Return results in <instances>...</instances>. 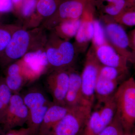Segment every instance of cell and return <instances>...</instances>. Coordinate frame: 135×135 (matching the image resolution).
I'll return each instance as SVG.
<instances>
[{"label":"cell","mask_w":135,"mask_h":135,"mask_svg":"<svg viewBox=\"0 0 135 135\" xmlns=\"http://www.w3.org/2000/svg\"><path fill=\"white\" fill-rule=\"evenodd\" d=\"M47 39L42 27L27 29L21 26L12 35L9 43L0 57V65L7 67L30 51L44 47Z\"/></svg>","instance_id":"6da1fadb"},{"label":"cell","mask_w":135,"mask_h":135,"mask_svg":"<svg viewBox=\"0 0 135 135\" xmlns=\"http://www.w3.org/2000/svg\"><path fill=\"white\" fill-rule=\"evenodd\" d=\"M116 114L125 133H130L135 122V81L133 77L126 80L118 87L114 95Z\"/></svg>","instance_id":"7a4b0ae2"},{"label":"cell","mask_w":135,"mask_h":135,"mask_svg":"<svg viewBox=\"0 0 135 135\" xmlns=\"http://www.w3.org/2000/svg\"><path fill=\"white\" fill-rule=\"evenodd\" d=\"M45 50L51 71L73 66L77 55L69 41L60 38L52 31L47 37Z\"/></svg>","instance_id":"3957f363"},{"label":"cell","mask_w":135,"mask_h":135,"mask_svg":"<svg viewBox=\"0 0 135 135\" xmlns=\"http://www.w3.org/2000/svg\"><path fill=\"white\" fill-rule=\"evenodd\" d=\"M28 110L26 123L31 135H38L39 128L49 107L53 103L38 89L29 90L23 97Z\"/></svg>","instance_id":"277c9868"},{"label":"cell","mask_w":135,"mask_h":135,"mask_svg":"<svg viewBox=\"0 0 135 135\" xmlns=\"http://www.w3.org/2000/svg\"><path fill=\"white\" fill-rule=\"evenodd\" d=\"M92 109V107L83 105L70 108L48 135H79L86 127Z\"/></svg>","instance_id":"5b68a950"},{"label":"cell","mask_w":135,"mask_h":135,"mask_svg":"<svg viewBox=\"0 0 135 135\" xmlns=\"http://www.w3.org/2000/svg\"><path fill=\"white\" fill-rule=\"evenodd\" d=\"M128 71L101 65L95 89V97L99 104L112 97L124 81Z\"/></svg>","instance_id":"8992f818"},{"label":"cell","mask_w":135,"mask_h":135,"mask_svg":"<svg viewBox=\"0 0 135 135\" xmlns=\"http://www.w3.org/2000/svg\"><path fill=\"white\" fill-rule=\"evenodd\" d=\"M101 64L91 46L86 56L84 68L81 74L83 104L93 106L95 89Z\"/></svg>","instance_id":"52a82bcc"},{"label":"cell","mask_w":135,"mask_h":135,"mask_svg":"<svg viewBox=\"0 0 135 135\" xmlns=\"http://www.w3.org/2000/svg\"><path fill=\"white\" fill-rule=\"evenodd\" d=\"M101 21L104 25L108 44L128 62L134 63L135 53L129 50L128 34L123 27L107 15L103 16Z\"/></svg>","instance_id":"ba28073f"},{"label":"cell","mask_w":135,"mask_h":135,"mask_svg":"<svg viewBox=\"0 0 135 135\" xmlns=\"http://www.w3.org/2000/svg\"><path fill=\"white\" fill-rule=\"evenodd\" d=\"M89 0H62L54 15L44 21V29H52L66 20L80 18Z\"/></svg>","instance_id":"9c48e42d"},{"label":"cell","mask_w":135,"mask_h":135,"mask_svg":"<svg viewBox=\"0 0 135 135\" xmlns=\"http://www.w3.org/2000/svg\"><path fill=\"white\" fill-rule=\"evenodd\" d=\"M18 60L26 82L36 79L49 70L45 47L30 51Z\"/></svg>","instance_id":"30bf717a"},{"label":"cell","mask_w":135,"mask_h":135,"mask_svg":"<svg viewBox=\"0 0 135 135\" xmlns=\"http://www.w3.org/2000/svg\"><path fill=\"white\" fill-rule=\"evenodd\" d=\"M94 0H89L80 17V24L73 44L76 55L86 51L94 34Z\"/></svg>","instance_id":"8fae6325"},{"label":"cell","mask_w":135,"mask_h":135,"mask_svg":"<svg viewBox=\"0 0 135 135\" xmlns=\"http://www.w3.org/2000/svg\"><path fill=\"white\" fill-rule=\"evenodd\" d=\"M116 106L114 95L98 110L91 113L85 127L84 134L98 135L110 123L116 114Z\"/></svg>","instance_id":"7c38bea8"},{"label":"cell","mask_w":135,"mask_h":135,"mask_svg":"<svg viewBox=\"0 0 135 135\" xmlns=\"http://www.w3.org/2000/svg\"><path fill=\"white\" fill-rule=\"evenodd\" d=\"M28 117V109L23 97L18 93L12 94L1 125L5 133L17 127H22L26 123Z\"/></svg>","instance_id":"4fadbf2b"},{"label":"cell","mask_w":135,"mask_h":135,"mask_svg":"<svg viewBox=\"0 0 135 135\" xmlns=\"http://www.w3.org/2000/svg\"><path fill=\"white\" fill-rule=\"evenodd\" d=\"M69 83L68 69L54 70L49 73L46 79V84L54 104L65 106V99Z\"/></svg>","instance_id":"5bb4252c"},{"label":"cell","mask_w":135,"mask_h":135,"mask_svg":"<svg viewBox=\"0 0 135 135\" xmlns=\"http://www.w3.org/2000/svg\"><path fill=\"white\" fill-rule=\"evenodd\" d=\"M94 49L97 58L102 65L128 71L127 59L118 54L108 43Z\"/></svg>","instance_id":"9a60e30c"},{"label":"cell","mask_w":135,"mask_h":135,"mask_svg":"<svg viewBox=\"0 0 135 135\" xmlns=\"http://www.w3.org/2000/svg\"><path fill=\"white\" fill-rule=\"evenodd\" d=\"M69 83L65 99V106L71 108L83 104L81 74L73 67L68 69Z\"/></svg>","instance_id":"2e32d148"},{"label":"cell","mask_w":135,"mask_h":135,"mask_svg":"<svg viewBox=\"0 0 135 135\" xmlns=\"http://www.w3.org/2000/svg\"><path fill=\"white\" fill-rule=\"evenodd\" d=\"M70 108L53 103L43 118L38 135H48L52 128L68 112Z\"/></svg>","instance_id":"e0dca14e"},{"label":"cell","mask_w":135,"mask_h":135,"mask_svg":"<svg viewBox=\"0 0 135 135\" xmlns=\"http://www.w3.org/2000/svg\"><path fill=\"white\" fill-rule=\"evenodd\" d=\"M5 71V83L12 94L18 93L26 83L22 73L19 60L7 66Z\"/></svg>","instance_id":"ac0fdd59"},{"label":"cell","mask_w":135,"mask_h":135,"mask_svg":"<svg viewBox=\"0 0 135 135\" xmlns=\"http://www.w3.org/2000/svg\"><path fill=\"white\" fill-rule=\"evenodd\" d=\"M80 22V18L66 20L60 22L51 30L60 38L69 41L75 37L79 28Z\"/></svg>","instance_id":"d6986e66"},{"label":"cell","mask_w":135,"mask_h":135,"mask_svg":"<svg viewBox=\"0 0 135 135\" xmlns=\"http://www.w3.org/2000/svg\"><path fill=\"white\" fill-rule=\"evenodd\" d=\"M62 1V0H38L36 13H34L31 17V21H35V26H36L37 18H38L39 20L41 21V18H44L45 20L51 16L55 12ZM37 25L38 26L37 23Z\"/></svg>","instance_id":"ffe728a7"},{"label":"cell","mask_w":135,"mask_h":135,"mask_svg":"<svg viewBox=\"0 0 135 135\" xmlns=\"http://www.w3.org/2000/svg\"><path fill=\"white\" fill-rule=\"evenodd\" d=\"M12 95L4 77H0V125L3 122Z\"/></svg>","instance_id":"44dd1931"},{"label":"cell","mask_w":135,"mask_h":135,"mask_svg":"<svg viewBox=\"0 0 135 135\" xmlns=\"http://www.w3.org/2000/svg\"><path fill=\"white\" fill-rule=\"evenodd\" d=\"M21 27L16 24H0V57L9 43L12 35Z\"/></svg>","instance_id":"7402d4cb"},{"label":"cell","mask_w":135,"mask_h":135,"mask_svg":"<svg viewBox=\"0 0 135 135\" xmlns=\"http://www.w3.org/2000/svg\"><path fill=\"white\" fill-rule=\"evenodd\" d=\"M94 34L91 46L94 49L105 44L108 43L105 36L104 27L101 20L94 18Z\"/></svg>","instance_id":"603a6c76"},{"label":"cell","mask_w":135,"mask_h":135,"mask_svg":"<svg viewBox=\"0 0 135 135\" xmlns=\"http://www.w3.org/2000/svg\"><path fill=\"white\" fill-rule=\"evenodd\" d=\"M111 17L114 22L121 25H124L127 26H134V7L126 8L118 15L115 16Z\"/></svg>","instance_id":"cb8c5ba5"},{"label":"cell","mask_w":135,"mask_h":135,"mask_svg":"<svg viewBox=\"0 0 135 135\" xmlns=\"http://www.w3.org/2000/svg\"><path fill=\"white\" fill-rule=\"evenodd\" d=\"M124 134L123 127L116 113L110 123L98 135H123Z\"/></svg>","instance_id":"d4e9b609"},{"label":"cell","mask_w":135,"mask_h":135,"mask_svg":"<svg viewBox=\"0 0 135 135\" xmlns=\"http://www.w3.org/2000/svg\"><path fill=\"white\" fill-rule=\"evenodd\" d=\"M38 0H23L18 12L22 18H31L36 11Z\"/></svg>","instance_id":"484cf974"},{"label":"cell","mask_w":135,"mask_h":135,"mask_svg":"<svg viewBox=\"0 0 135 135\" xmlns=\"http://www.w3.org/2000/svg\"><path fill=\"white\" fill-rule=\"evenodd\" d=\"M127 7H128L126 0H120L117 2L107 3L104 8V12L107 16H115Z\"/></svg>","instance_id":"4316f807"},{"label":"cell","mask_w":135,"mask_h":135,"mask_svg":"<svg viewBox=\"0 0 135 135\" xmlns=\"http://www.w3.org/2000/svg\"><path fill=\"white\" fill-rule=\"evenodd\" d=\"M13 9L12 0H0V14L10 12Z\"/></svg>","instance_id":"83f0119b"},{"label":"cell","mask_w":135,"mask_h":135,"mask_svg":"<svg viewBox=\"0 0 135 135\" xmlns=\"http://www.w3.org/2000/svg\"><path fill=\"white\" fill-rule=\"evenodd\" d=\"M5 135H31L29 129L22 128L18 129H10L5 132Z\"/></svg>","instance_id":"f1b7e54d"},{"label":"cell","mask_w":135,"mask_h":135,"mask_svg":"<svg viewBox=\"0 0 135 135\" xmlns=\"http://www.w3.org/2000/svg\"><path fill=\"white\" fill-rule=\"evenodd\" d=\"M135 29H134L131 31L129 34L128 35L129 47L132 50V51L134 53H135Z\"/></svg>","instance_id":"f546056e"},{"label":"cell","mask_w":135,"mask_h":135,"mask_svg":"<svg viewBox=\"0 0 135 135\" xmlns=\"http://www.w3.org/2000/svg\"><path fill=\"white\" fill-rule=\"evenodd\" d=\"M23 0H12V4L14 9L16 11H18L21 5H22Z\"/></svg>","instance_id":"4dcf8cb0"},{"label":"cell","mask_w":135,"mask_h":135,"mask_svg":"<svg viewBox=\"0 0 135 135\" xmlns=\"http://www.w3.org/2000/svg\"><path fill=\"white\" fill-rule=\"evenodd\" d=\"M104 1L106 2L107 3H111L117 2L119 1L120 0H104Z\"/></svg>","instance_id":"1f68e13d"},{"label":"cell","mask_w":135,"mask_h":135,"mask_svg":"<svg viewBox=\"0 0 135 135\" xmlns=\"http://www.w3.org/2000/svg\"><path fill=\"white\" fill-rule=\"evenodd\" d=\"M5 132L3 129L2 126L0 125V135H5Z\"/></svg>","instance_id":"d6a6232c"},{"label":"cell","mask_w":135,"mask_h":135,"mask_svg":"<svg viewBox=\"0 0 135 135\" xmlns=\"http://www.w3.org/2000/svg\"><path fill=\"white\" fill-rule=\"evenodd\" d=\"M1 14H0V19H1Z\"/></svg>","instance_id":"836d02e7"},{"label":"cell","mask_w":135,"mask_h":135,"mask_svg":"<svg viewBox=\"0 0 135 135\" xmlns=\"http://www.w3.org/2000/svg\"><path fill=\"white\" fill-rule=\"evenodd\" d=\"M83 135H86L85 134H83Z\"/></svg>","instance_id":"e575fe53"}]
</instances>
